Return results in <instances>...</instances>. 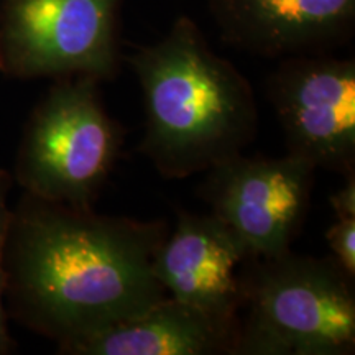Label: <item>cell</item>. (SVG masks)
<instances>
[{
	"instance_id": "1",
	"label": "cell",
	"mask_w": 355,
	"mask_h": 355,
	"mask_svg": "<svg viewBox=\"0 0 355 355\" xmlns=\"http://www.w3.org/2000/svg\"><path fill=\"white\" fill-rule=\"evenodd\" d=\"M165 220L99 214L92 207L21 194L12 207L3 296L21 326L69 345L165 298L153 273Z\"/></svg>"
},
{
	"instance_id": "2",
	"label": "cell",
	"mask_w": 355,
	"mask_h": 355,
	"mask_svg": "<svg viewBox=\"0 0 355 355\" xmlns=\"http://www.w3.org/2000/svg\"><path fill=\"white\" fill-rule=\"evenodd\" d=\"M139 81L140 153L159 175L184 180L242 153L257 139L259 105L248 79L180 15L163 38L125 58Z\"/></svg>"
},
{
	"instance_id": "3",
	"label": "cell",
	"mask_w": 355,
	"mask_h": 355,
	"mask_svg": "<svg viewBox=\"0 0 355 355\" xmlns=\"http://www.w3.org/2000/svg\"><path fill=\"white\" fill-rule=\"evenodd\" d=\"M247 261L237 355L354 354V278L332 257L288 250Z\"/></svg>"
},
{
	"instance_id": "4",
	"label": "cell",
	"mask_w": 355,
	"mask_h": 355,
	"mask_svg": "<svg viewBox=\"0 0 355 355\" xmlns=\"http://www.w3.org/2000/svg\"><path fill=\"white\" fill-rule=\"evenodd\" d=\"M94 76L56 78L30 114L13 181L48 201L92 207L109 180L123 132L110 117Z\"/></svg>"
},
{
	"instance_id": "5",
	"label": "cell",
	"mask_w": 355,
	"mask_h": 355,
	"mask_svg": "<svg viewBox=\"0 0 355 355\" xmlns=\"http://www.w3.org/2000/svg\"><path fill=\"white\" fill-rule=\"evenodd\" d=\"M123 0H0V74L13 79L94 76L122 63Z\"/></svg>"
},
{
	"instance_id": "6",
	"label": "cell",
	"mask_w": 355,
	"mask_h": 355,
	"mask_svg": "<svg viewBox=\"0 0 355 355\" xmlns=\"http://www.w3.org/2000/svg\"><path fill=\"white\" fill-rule=\"evenodd\" d=\"M266 96L286 153L316 170L355 173V61L327 53L282 58Z\"/></svg>"
},
{
	"instance_id": "7",
	"label": "cell",
	"mask_w": 355,
	"mask_h": 355,
	"mask_svg": "<svg viewBox=\"0 0 355 355\" xmlns=\"http://www.w3.org/2000/svg\"><path fill=\"white\" fill-rule=\"evenodd\" d=\"M316 171L290 153L263 158L242 152L204 171L198 191L250 259H268L291 250L311 207Z\"/></svg>"
},
{
	"instance_id": "8",
	"label": "cell",
	"mask_w": 355,
	"mask_h": 355,
	"mask_svg": "<svg viewBox=\"0 0 355 355\" xmlns=\"http://www.w3.org/2000/svg\"><path fill=\"white\" fill-rule=\"evenodd\" d=\"M247 247L224 220L180 211L176 225L159 243L153 273L168 296L239 326L242 288L239 266Z\"/></svg>"
},
{
	"instance_id": "9",
	"label": "cell",
	"mask_w": 355,
	"mask_h": 355,
	"mask_svg": "<svg viewBox=\"0 0 355 355\" xmlns=\"http://www.w3.org/2000/svg\"><path fill=\"white\" fill-rule=\"evenodd\" d=\"M220 38L263 58L327 53L349 42L355 0H206Z\"/></svg>"
},
{
	"instance_id": "10",
	"label": "cell",
	"mask_w": 355,
	"mask_h": 355,
	"mask_svg": "<svg viewBox=\"0 0 355 355\" xmlns=\"http://www.w3.org/2000/svg\"><path fill=\"white\" fill-rule=\"evenodd\" d=\"M239 326L165 296L127 321L69 345L66 355H237Z\"/></svg>"
},
{
	"instance_id": "11",
	"label": "cell",
	"mask_w": 355,
	"mask_h": 355,
	"mask_svg": "<svg viewBox=\"0 0 355 355\" xmlns=\"http://www.w3.org/2000/svg\"><path fill=\"white\" fill-rule=\"evenodd\" d=\"M12 184L13 176L0 168V355L12 352L13 349V340L8 331L6 296H3V257H6V243L12 217V207L8 204Z\"/></svg>"
},
{
	"instance_id": "12",
	"label": "cell",
	"mask_w": 355,
	"mask_h": 355,
	"mask_svg": "<svg viewBox=\"0 0 355 355\" xmlns=\"http://www.w3.org/2000/svg\"><path fill=\"white\" fill-rule=\"evenodd\" d=\"M331 257L355 277V219H336L326 232Z\"/></svg>"
},
{
	"instance_id": "13",
	"label": "cell",
	"mask_w": 355,
	"mask_h": 355,
	"mask_svg": "<svg viewBox=\"0 0 355 355\" xmlns=\"http://www.w3.org/2000/svg\"><path fill=\"white\" fill-rule=\"evenodd\" d=\"M344 178V184L331 194L329 204L336 219H355V173Z\"/></svg>"
}]
</instances>
